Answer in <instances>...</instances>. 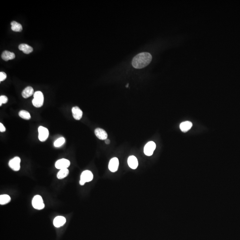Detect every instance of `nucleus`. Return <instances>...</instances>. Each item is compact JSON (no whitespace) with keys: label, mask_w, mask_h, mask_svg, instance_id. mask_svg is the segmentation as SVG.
<instances>
[{"label":"nucleus","mask_w":240,"mask_h":240,"mask_svg":"<svg viewBox=\"0 0 240 240\" xmlns=\"http://www.w3.org/2000/svg\"><path fill=\"white\" fill-rule=\"evenodd\" d=\"M152 60V55L149 53H140L134 57L132 60V65L136 69H142L149 65Z\"/></svg>","instance_id":"1"},{"label":"nucleus","mask_w":240,"mask_h":240,"mask_svg":"<svg viewBox=\"0 0 240 240\" xmlns=\"http://www.w3.org/2000/svg\"><path fill=\"white\" fill-rule=\"evenodd\" d=\"M34 99L32 100V105L37 108L41 107L43 105L44 95L41 91H36L34 94Z\"/></svg>","instance_id":"2"},{"label":"nucleus","mask_w":240,"mask_h":240,"mask_svg":"<svg viewBox=\"0 0 240 240\" xmlns=\"http://www.w3.org/2000/svg\"><path fill=\"white\" fill-rule=\"evenodd\" d=\"M94 178L92 172L89 170H85L82 172L81 175L80 184L81 185H84L86 182H91Z\"/></svg>","instance_id":"3"},{"label":"nucleus","mask_w":240,"mask_h":240,"mask_svg":"<svg viewBox=\"0 0 240 240\" xmlns=\"http://www.w3.org/2000/svg\"><path fill=\"white\" fill-rule=\"evenodd\" d=\"M32 206L34 209L36 210H42L45 207V204L44 203L42 198L41 196L36 195L32 199Z\"/></svg>","instance_id":"4"},{"label":"nucleus","mask_w":240,"mask_h":240,"mask_svg":"<svg viewBox=\"0 0 240 240\" xmlns=\"http://www.w3.org/2000/svg\"><path fill=\"white\" fill-rule=\"evenodd\" d=\"M38 138L41 141L44 142L48 138L49 132L46 127L40 126L38 128Z\"/></svg>","instance_id":"5"},{"label":"nucleus","mask_w":240,"mask_h":240,"mask_svg":"<svg viewBox=\"0 0 240 240\" xmlns=\"http://www.w3.org/2000/svg\"><path fill=\"white\" fill-rule=\"evenodd\" d=\"M156 147V144L154 143V142L152 141L149 142L144 147V153L146 156H151L153 154V152L155 150Z\"/></svg>","instance_id":"6"},{"label":"nucleus","mask_w":240,"mask_h":240,"mask_svg":"<svg viewBox=\"0 0 240 240\" xmlns=\"http://www.w3.org/2000/svg\"><path fill=\"white\" fill-rule=\"evenodd\" d=\"M20 158L16 157L10 160L8 163V165L10 168L13 170L18 171L20 169Z\"/></svg>","instance_id":"7"},{"label":"nucleus","mask_w":240,"mask_h":240,"mask_svg":"<svg viewBox=\"0 0 240 240\" xmlns=\"http://www.w3.org/2000/svg\"><path fill=\"white\" fill-rule=\"evenodd\" d=\"M70 165V160L62 158L59 160L56 161L55 163V167L59 170L67 169Z\"/></svg>","instance_id":"8"},{"label":"nucleus","mask_w":240,"mask_h":240,"mask_svg":"<svg viewBox=\"0 0 240 240\" xmlns=\"http://www.w3.org/2000/svg\"><path fill=\"white\" fill-rule=\"evenodd\" d=\"M119 167V160L118 158H113L110 160L108 164V169L112 172L118 170Z\"/></svg>","instance_id":"9"},{"label":"nucleus","mask_w":240,"mask_h":240,"mask_svg":"<svg viewBox=\"0 0 240 240\" xmlns=\"http://www.w3.org/2000/svg\"><path fill=\"white\" fill-rule=\"evenodd\" d=\"M95 134L96 137L101 140L107 139L108 134L106 131L101 128H97L95 130Z\"/></svg>","instance_id":"10"},{"label":"nucleus","mask_w":240,"mask_h":240,"mask_svg":"<svg viewBox=\"0 0 240 240\" xmlns=\"http://www.w3.org/2000/svg\"><path fill=\"white\" fill-rule=\"evenodd\" d=\"M128 164L130 168L133 170H135L138 167V165L137 159L135 156H130L128 159Z\"/></svg>","instance_id":"11"},{"label":"nucleus","mask_w":240,"mask_h":240,"mask_svg":"<svg viewBox=\"0 0 240 240\" xmlns=\"http://www.w3.org/2000/svg\"><path fill=\"white\" fill-rule=\"evenodd\" d=\"M72 116L76 120H80L82 118L83 112L82 110L78 107H73L72 109Z\"/></svg>","instance_id":"12"},{"label":"nucleus","mask_w":240,"mask_h":240,"mask_svg":"<svg viewBox=\"0 0 240 240\" xmlns=\"http://www.w3.org/2000/svg\"><path fill=\"white\" fill-rule=\"evenodd\" d=\"M66 222V219L65 217L63 216H58L54 219L53 225L55 227L59 228L61 226H63Z\"/></svg>","instance_id":"13"},{"label":"nucleus","mask_w":240,"mask_h":240,"mask_svg":"<svg viewBox=\"0 0 240 240\" xmlns=\"http://www.w3.org/2000/svg\"><path fill=\"white\" fill-rule=\"evenodd\" d=\"M193 126V124L189 121H186V122H182L180 124V128L182 130V132H187L192 128Z\"/></svg>","instance_id":"14"},{"label":"nucleus","mask_w":240,"mask_h":240,"mask_svg":"<svg viewBox=\"0 0 240 240\" xmlns=\"http://www.w3.org/2000/svg\"><path fill=\"white\" fill-rule=\"evenodd\" d=\"M34 90L32 87L31 86H28L26 87L22 92V96L24 99H27L28 97L31 96L34 94Z\"/></svg>","instance_id":"15"},{"label":"nucleus","mask_w":240,"mask_h":240,"mask_svg":"<svg viewBox=\"0 0 240 240\" xmlns=\"http://www.w3.org/2000/svg\"><path fill=\"white\" fill-rule=\"evenodd\" d=\"M1 58L4 61H8L10 60L13 59L15 58V54L12 52L6 50L2 53Z\"/></svg>","instance_id":"16"},{"label":"nucleus","mask_w":240,"mask_h":240,"mask_svg":"<svg viewBox=\"0 0 240 240\" xmlns=\"http://www.w3.org/2000/svg\"><path fill=\"white\" fill-rule=\"evenodd\" d=\"M18 48L19 50L25 54L30 53L33 51V48L31 46L25 44H21L19 46Z\"/></svg>","instance_id":"17"},{"label":"nucleus","mask_w":240,"mask_h":240,"mask_svg":"<svg viewBox=\"0 0 240 240\" xmlns=\"http://www.w3.org/2000/svg\"><path fill=\"white\" fill-rule=\"evenodd\" d=\"M11 29L14 32H21L23 30V26L21 24L17 23L16 21H13L11 23Z\"/></svg>","instance_id":"18"},{"label":"nucleus","mask_w":240,"mask_h":240,"mask_svg":"<svg viewBox=\"0 0 240 240\" xmlns=\"http://www.w3.org/2000/svg\"><path fill=\"white\" fill-rule=\"evenodd\" d=\"M69 173V171L68 169H62L57 174V177L59 179H62L66 177Z\"/></svg>","instance_id":"19"},{"label":"nucleus","mask_w":240,"mask_h":240,"mask_svg":"<svg viewBox=\"0 0 240 240\" xmlns=\"http://www.w3.org/2000/svg\"><path fill=\"white\" fill-rule=\"evenodd\" d=\"M11 201V198L9 195L6 194L1 195L0 196V204L1 205H6L9 203Z\"/></svg>","instance_id":"20"},{"label":"nucleus","mask_w":240,"mask_h":240,"mask_svg":"<svg viewBox=\"0 0 240 240\" xmlns=\"http://www.w3.org/2000/svg\"><path fill=\"white\" fill-rule=\"evenodd\" d=\"M19 116L22 118L27 120H29L31 119V115L30 113L27 111L24 110L20 111L19 112Z\"/></svg>","instance_id":"21"},{"label":"nucleus","mask_w":240,"mask_h":240,"mask_svg":"<svg viewBox=\"0 0 240 240\" xmlns=\"http://www.w3.org/2000/svg\"><path fill=\"white\" fill-rule=\"evenodd\" d=\"M65 138L63 137H60L58 139H57L56 141H55L54 143V146L56 147H60L64 145V143H65Z\"/></svg>","instance_id":"22"},{"label":"nucleus","mask_w":240,"mask_h":240,"mask_svg":"<svg viewBox=\"0 0 240 240\" xmlns=\"http://www.w3.org/2000/svg\"><path fill=\"white\" fill-rule=\"evenodd\" d=\"M8 99L6 96L1 95L0 96V106H1L3 104H6L8 102Z\"/></svg>","instance_id":"23"},{"label":"nucleus","mask_w":240,"mask_h":240,"mask_svg":"<svg viewBox=\"0 0 240 240\" xmlns=\"http://www.w3.org/2000/svg\"><path fill=\"white\" fill-rule=\"evenodd\" d=\"M7 77L6 74L3 72H0V82H3Z\"/></svg>","instance_id":"24"},{"label":"nucleus","mask_w":240,"mask_h":240,"mask_svg":"<svg viewBox=\"0 0 240 240\" xmlns=\"http://www.w3.org/2000/svg\"><path fill=\"white\" fill-rule=\"evenodd\" d=\"M6 131V129L4 125L1 123H0V131L1 132H5Z\"/></svg>","instance_id":"25"},{"label":"nucleus","mask_w":240,"mask_h":240,"mask_svg":"<svg viewBox=\"0 0 240 240\" xmlns=\"http://www.w3.org/2000/svg\"><path fill=\"white\" fill-rule=\"evenodd\" d=\"M110 140H109V139H107L105 140V143H106V144H107V145L110 144Z\"/></svg>","instance_id":"26"},{"label":"nucleus","mask_w":240,"mask_h":240,"mask_svg":"<svg viewBox=\"0 0 240 240\" xmlns=\"http://www.w3.org/2000/svg\"><path fill=\"white\" fill-rule=\"evenodd\" d=\"M128 86H129V84H127V85H126V87H127V88H128Z\"/></svg>","instance_id":"27"}]
</instances>
